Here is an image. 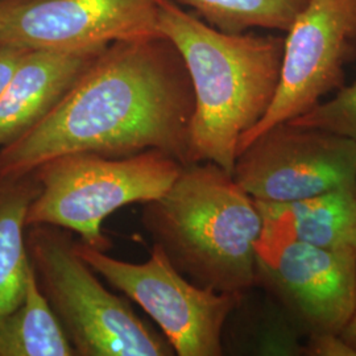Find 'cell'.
<instances>
[{
    "mask_svg": "<svg viewBox=\"0 0 356 356\" xmlns=\"http://www.w3.org/2000/svg\"><path fill=\"white\" fill-rule=\"evenodd\" d=\"M194 88L172 41L107 45L51 114L0 148V176L22 177L70 153L127 157L160 151L191 164Z\"/></svg>",
    "mask_w": 356,
    "mask_h": 356,
    "instance_id": "6da1fadb",
    "label": "cell"
},
{
    "mask_svg": "<svg viewBox=\"0 0 356 356\" xmlns=\"http://www.w3.org/2000/svg\"><path fill=\"white\" fill-rule=\"evenodd\" d=\"M157 28L181 53L194 88L191 163L211 161L232 175L243 136L275 101L285 38L218 31L176 0L159 1Z\"/></svg>",
    "mask_w": 356,
    "mask_h": 356,
    "instance_id": "7a4b0ae2",
    "label": "cell"
},
{
    "mask_svg": "<svg viewBox=\"0 0 356 356\" xmlns=\"http://www.w3.org/2000/svg\"><path fill=\"white\" fill-rule=\"evenodd\" d=\"M141 223L197 286L244 297L257 285L263 216L254 198L216 163L182 166L161 197L144 204Z\"/></svg>",
    "mask_w": 356,
    "mask_h": 356,
    "instance_id": "3957f363",
    "label": "cell"
},
{
    "mask_svg": "<svg viewBox=\"0 0 356 356\" xmlns=\"http://www.w3.org/2000/svg\"><path fill=\"white\" fill-rule=\"evenodd\" d=\"M26 250L38 286L76 356H173L172 344L135 313L127 297L110 292L82 259L67 229H26Z\"/></svg>",
    "mask_w": 356,
    "mask_h": 356,
    "instance_id": "277c9868",
    "label": "cell"
},
{
    "mask_svg": "<svg viewBox=\"0 0 356 356\" xmlns=\"http://www.w3.org/2000/svg\"><path fill=\"white\" fill-rule=\"evenodd\" d=\"M182 164L160 151L127 157L70 153L33 172L40 193L31 204L26 225H51L79 235V242L107 252L111 241L103 222L116 210L161 197L178 177Z\"/></svg>",
    "mask_w": 356,
    "mask_h": 356,
    "instance_id": "5b68a950",
    "label": "cell"
},
{
    "mask_svg": "<svg viewBox=\"0 0 356 356\" xmlns=\"http://www.w3.org/2000/svg\"><path fill=\"white\" fill-rule=\"evenodd\" d=\"M263 216L256 243L257 285L307 339L341 335L356 310V256L296 238L284 204L254 201Z\"/></svg>",
    "mask_w": 356,
    "mask_h": 356,
    "instance_id": "8992f818",
    "label": "cell"
},
{
    "mask_svg": "<svg viewBox=\"0 0 356 356\" xmlns=\"http://www.w3.org/2000/svg\"><path fill=\"white\" fill-rule=\"evenodd\" d=\"M82 259L114 289L135 301L159 325L178 356L223 354L222 334L243 296L200 288L153 244L145 263L118 260L76 241Z\"/></svg>",
    "mask_w": 356,
    "mask_h": 356,
    "instance_id": "52a82bcc",
    "label": "cell"
},
{
    "mask_svg": "<svg viewBox=\"0 0 356 356\" xmlns=\"http://www.w3.org/2000/svg\"><path fill=\"white\" fill-rule=\"evenodd\" d=\"M234 179L254 201L291 204L337 189H356V140L285 122L239 153Z\"/></svg>",
    "mask_w": 356,
    "mask_h": 356,
    "instance_id": "ba28073f",
    "label": "cell"
},
{
    "mask_svg": "<svg viewBox=\"0 0 356 356\" xmlns=\"http://www.w3.org/2000/svg\"><path fill=\"white\" fill-rule=\"evenodd\" d=\"M356 57V0H310L286 32L275 101L239 143L238 156L269 128L300 118L344 86Z\"/></svg>",
    "mask_w": 356,
    "mask_h": 356,
    "instance_id": "9c48e42d",
    "label": "cell"
},
{
    "mask_svg": "<svg viewBox=\"0 0 356 356\" xmlns=\"http://www.w3.org/2000/svg\"><path fill=\"white\" fill-rule=\"evenodd\" d=\"M160 0H26L0 29L19 48L78 51L160 36Z\"/></svg>",
    "mask_w": 356,
    "mask_h": 356,
    "instance_id": "30bf717a",
    "label": "cell"
},
{
    "mask_svg": "<svg viewBox=\"0 0 356 356\" xmlns=\"http://www.w3.org/2000/svg\"><path fill=\"white\" fill-rule=\"evenodd\" d=\"M104 48L26 51L0 97V148L51 114Z\"/></svg>",
    "mask_w": 356,
    "mask_h": 356,
    "instance_id": "8fae6325",
    "label": "cell"
},
{
    "mask_svg": "<svg viewBox=\"0 0 356 356\" xmlns=\"http://www.w3.org/2000/svg\"><path fill=\"white\" fill-rule=\"evenodd\" d=\"M40 193L35 173L0 176V322L19 305L31 273L26 216Z\"/></svg>",
    "mask_w": 356,
    "mask_h": 356,
    "instance_id": "7c38bea8",
    "label": "cell"
},
{
    "mask_svg": "<svg viewBox=\"0 0 356 356\" xmlns=\"http://www.w3.org/2000/svg\"><path fill=\"white\" fill-rule=\"evenodd\" d=\"M0 356H76L33 268L22 302L0 322Z\"/></svg>",
    "mask_w": 356,
    "mask_h": 356,
    "instance_id": "4fadbf2b",
    "label": "cell"
},
{
    "mask_svg": "<svg viewBox=\"0 0 356 356\" xmlns=\"http://www.w3.org/2000/svg\"><path fill=\"white\" fill-rule=\"evenodd\" d=\"M284 204L298 241L356 256V189H337Z\"/></svg>",
    "mask_w": 356,
    "mask_h": 356,
    "instance_id": "5bb4252c",
    "label": "cell"
},
{
    "mask_svg": "<svg viewBox=\"0 0 356 356\" xmlns=\"http://www.w3.org/2000/svg\"><path fill=\"white\" fill-rule=\"evenodd\" d=\"M226 33H245L251 29L288 32L310 0H177Z\"/></svg>",
    "mask_w": 356,
    "mask_h": 356,
    "instance_id": "9a60e30c",
    "label": "cell"
},
{
    "mask_svg": "<svg viewBox=\"0 0 356 356\" xmlns=\"http://www.w3.org/2000/svg\"><path fill=\"white\" fill-rule=\"evenodd\" d=\"M291 123L325 129L356 140V82L338 90L331 99L319 103Z\"/></svg>",
    "mask_w": 356,
    "mask_h": 356,
    "instance_id": "2e32d148",
    "label": "cell"
},
{
    "mask_svg": "<svg viewBox=\"0 0 356 356\" xmlns=\"http://www.w3.org/2000/svg\"><path fill=\"white\" fill-rule=\"evenodd\" d=\"M29 49L0 42V97L10 83L16 67Z\"/></svg>",
    "mask_w": 356,
    "mask_h": 356,
    "instance_id": "e0dca14e",
    "label": "cell"
},
{
    "mask_svg": "<svg viewBox=\"0 0 356 356\" xmlns=\"http://www.w3.org/2000/svg\"><path fill=\"white\" fill-rule=\"evenodd\" d=\"M307 354L319 356H356L341 335L309 339Z\"/></svg>",
    "mask_w": 356,
    "mask_h": 356,
    "instance_id": "ac0fdd59",
    "label": "cell"
},
{
    "mask_svg": "<svg viewBox=\"0 0 356 356\" xmlns=\"http://www.w3.org/2000/svg\"><path fill=\"white\" fill-rule=\"evenodd\" d=\"M26 0H0V29Z\"/></svg>",
    "mask_w": 356,
    "mask_h": 356,
    "instance_id": "d6986e66",
    "label": "cell"
},
{
    "mask_svg": "<svg viewBox=\"0 0 356 356\" xmlns=\"http://www.w3.org/2000/svg\"><path fill=\"white\" fill-rule=\"evenodd\" d=\"M342 339L346 343L351 347V350L355 353L356 355V310L348 325L344 327V330L341 334Z\"/></svg>",
    "mask_w": 356,
    "mask_h": 356,
    "instance_id": "ffe728a7",
    "label": "cell"
}]
</instances>
